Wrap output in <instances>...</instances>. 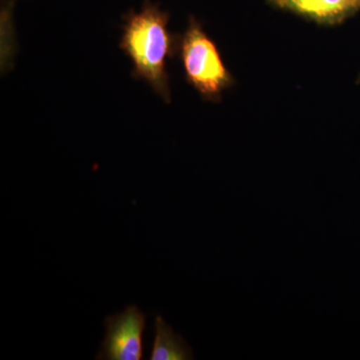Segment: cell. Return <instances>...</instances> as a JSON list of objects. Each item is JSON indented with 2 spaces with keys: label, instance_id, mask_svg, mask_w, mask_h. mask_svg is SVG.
Masks as SVG:
<instances>
[{
  "label": "cell",
  "instance_id": "6da1fadb",
  "mask_svg": "<svg viewBox=\"0 0 360 360\" xmlns=\"http://www.w3.org/2000/svg\"><path fill=\"white\" fill-rule=\"evenodd\" d=\"M169 14L146 0L141 11L125 15L120 47L134 65L132 77L143 80L170 103L167 59L174 56L177 37L168 30Z\"/></svg>",
  "mask_w": 360,
  "mask_h": 360
},
{
  "label": "cell",
  "instance_id": "5b68a950",
  "mask_svg": "<svg viewBox=\"0 0 360 360\" xmlns=\"http://www.w3.org/2000/svg\"><path fill=\"white\" fill-rule=\"evenodd\" d=\"M193 352L181 335L163 321L160 315L155 317V341L151 350V360H191Z\"/></svg>",
  "mask_w": 360,
  "mask_h": 360
},
{
  "label": "cell",
  "instance_id": "7a4b0ae2",
  "mask_svg": "<svg viewBox=\"0 0 360 360\" xmlns=\"http://www.w3.org/2000/svg\"><path fill=\"white\" fill-rule=\"evenodd\" d=\"M180 54L187 82L206 101H219L222 92L233 84L217 44L193 16L180 39Z\"/></svg>",
  "mask_w": 360,
  "mask_h": 360
},
{
  "label": "cell",
  "instance_id": "3957f363",
  "mask_svg": "<svg viewBox=\"0 0 360 360\" xmlns=\"http://www.w3.org/2000/svg\"><path fill=\"white\" fill-rule=\"evenodd\" d=\"M105 338L96 359L139 360L143 355L142 335L146 328V315L135 305H129L120 314L104 319Z\"/></svg>",
  "mask_w": 360,
  "mask_h": 360
},
{
  "label": "cell",
  "instance_id": "277c9868",
  "mask_svg": "<svg viewBox=\"0 0 360 360\" xmlns=\"http://www.w3.org/2000/svg\"><path fill=\"white\" fill-rule=\"evenodd\" d=\"M283 11L323 25H340L360 11V0H267Z\"/></svg>",
  "mask_w": 360,
  "mask_h": 360
}]
</instances>
